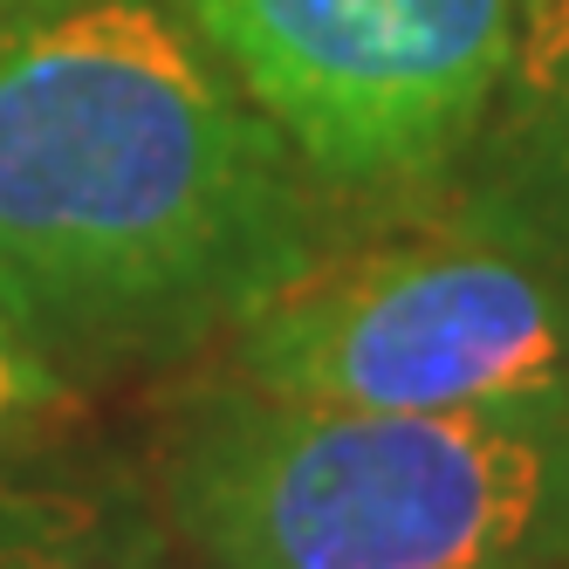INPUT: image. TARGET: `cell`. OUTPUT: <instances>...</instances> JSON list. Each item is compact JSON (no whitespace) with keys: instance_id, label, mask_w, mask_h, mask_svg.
I'll use <instances>...</instances> for the list:
<instances>
[{"instance_id":"cell-1","label":"cell","mask_w":569,"mask_h":569,"mask_svg":"<svg viewBox=\"0 0 569 569\" xmlns=\"http://www.w3.org/2000/svg\"><path fill=\"white\" fill-rule=\"evenodd\" d=\"M322 240L309 158L158 0L0 28V309L56 378L227 337Z\"/></svg>"},{"instance_id":"cell-2","label":"cell","mask_w":569,"mask_h":569,"mask_svg":"<svg viewBox=\"0 0 569 569\" xmlns=\"http://www.w3.org/2000/svg\"><path fill=\"white\" fill-rule=\"evenodd\" d=\"M151 501L192 569H569V405L371 412L192 391Z\"/></svg>"},{"instance_id":"cell-3","label":"cell","mask_w":569,"mask_h":569,"mask_svg":"<svg viewBox=\"0 0 569 569\" xmlns=\"http://www.w3.org/2000/svg\"><path fill=\"white\" fill-rule=\"evenodd\" d=\"M227 343L240 385L316 405H569V261L453 179L446 199L322 240Z\"/></svg>"},{"instance_id":"cell-4","label":"cell","mask_w":569,"mask_h":569,"mask_svg":"<svg viewBox=\"0 0 569 569\" xmlns=\"http://www.w3.org/2000/svg\"><path fill=\"white\" fill-rule=\"evenodd\" d=\"M521 0H192V28L330 186H432L473 144Z\"/></svg>"},{"instance_id":"cell-5","label":"cell","mask_w":569,"mask_h":569,"mask_svg":"<svg viewBox=\"0 0 569 569\" xmlns=\"http://www.w3.org/2000/svg\"><path fill=\"white\" fill-rule=\"evenodd\" d=\"M467 158V186L569 261V0H521L508 69Z\"/></svg>"},{"instance_id":"cell-6","label":"cell","mask_w":569,"mask_h":569,"mask_svg":"<svg viewBox=\"0 0 569 569\" xmlns=\"http://www.w3.org/2000/svg\"><path fill=\"white\" fill-rule=\"evenodd\" d=\"M0 569H179L151 487L110 467L0 473Z\"/></svg>"},{"instance_id":"cell-7","label":"cell","mask_w":569,"mask_h":569,"mask_svg":"<svg viewBox=\"0 0 569 569\" xmlns=\"http://www.w3.org/2000/svg\"><path fill=\"white\" fill-rule=\"evenodd\" d=\"M56 398H62V378L28 350V337L8 322V309H0V439H14Z\"/></svg>"},{"instance_id":"cell-8","label":"cell","mask_w":569,"mask_h":569,"mask_svg":"<svg viewBox=\"0 0 569 569\" xmlns=\"http://www.w3.org/2000/svg\"><path fill=\"white\" fill-rule=\"evenodd\" d=\"M49 8H69V0H0V28L28 21V14H49Z\"/></svg>"}]
</instances>
